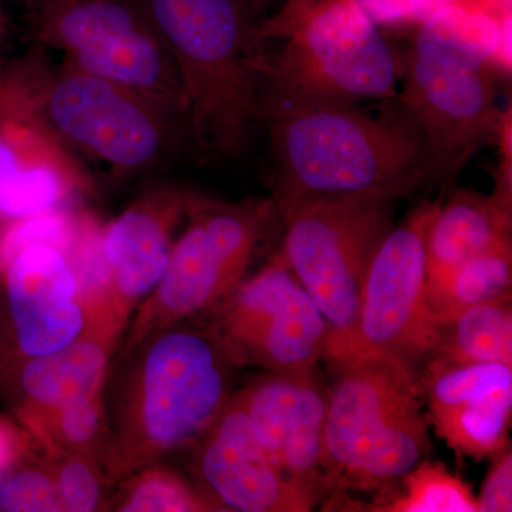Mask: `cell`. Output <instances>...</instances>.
Returning <instances> with one entry per match:
<instances>
[{
    "mask_svg": "<svg viewBox=\"0 0 512 512\" xmlns=\"http://www.w3.org/2000/svg\"><path fill=\"white\" fill-rule=\"evenodd\" d=\"M191 198L174 187L157 188L101 228L103 295L97 325L114 338L163 278L175 228L188 214Z\"/></svg>",
    "mask_w": 512,
    "mask_h": 512,
    "instance_id": "14",
    "label": "cell"
},
{
    "mask_svg": "<svg viewBox=\"0 0 512 512\" xmlns=\"http://www.w3.org/2000/svg\"><path fill=\"white\" fill-rule=\"evenodd\" d=\"M28 437L6 417H0V477L25 456Z\"/></svg>",
    "mask_w": 512,
    "mask_h": 512,
    "instance_id": "31",
    "label": "cell"
},
{
    "mask_svg": "<svg viewBox=\"0 0 512 512\" xmlns=\"http://www.w3.org/2000/svg\"><path fill=\"white\" fill-rule=\"evenodd\" d=\"M511 0H450L414 28L402 56L400 100L429 141L434 184L453 187L507 119L497 72L511 66Z\"/></svg>",
    "mask_w": 512,
    "mask_h": 512,
    "instance_id": "1",
    "label": "cell"
},
{
    "mask_svg": "<svg viewBox=\"0 0 512 512\" xmlns=\"http://www.w3.org/2000/svg\"><path fill=\"white\" fill-rule=\"evenodd\" d=\"M379 28H416L450 0H359Z\"/></svg>",
    "mask_w": 512,
    "mask_h": 512,
    "instance_id": "29",
    "label": "cell"
},
{
    "mask_svg": "<svg viewBox=\"0 0 512 512\" xmlns=\"http://www.w3.org/2000/svg\"><path fill=\"white\" fill-rule=\"evenodd\" d=\"M83 221L84 218L74 217L59 208L12 221L0 235V268L5 269L22 249L32 245H50L67 254L79 237Z\"/></svg>",
    "mask_w": 512,
    "mask_h": 512,
    "instance_id": "26",
    "label": "cell"
},
{
    "mask_svg": "<svg viewBox=\"0 0 512 512\" xmlns=\"http://www.w3.org/2000/svg\"><path fill=\"white\" fill-rule=\"evenodd\" d=\"M5 271L10 319L23 355L56 352L82 335L87 316L66 252L32 245L22 249Z\"/></svg>",
    "mask_w": 512,
    "mask_h": 512,
    "instance_id": "18",
    "label": "cell"
},
{
    "mask_svg": "<svg viewBox=\"0 0 512 512\" xmlns=\"http://www.w3.org/2000/svg\"><path fill=\"white\" fill-rule=\"evenodd\" d=\"M0 510L9 512L63 511L52 470L25 467L0 484Z\"/></svg>",
    "mask_w": 512,
    "mask_h": 512,
    "instance_id": "28",
    "label": "cell"
},
{
    "mask_svg": "<svg viewBox=\"0 0 512 512\" xmlns=\"http://www.w3.org/2000/svg\"><path fill=\"white\" fill-rule=\"evenodd\" d=\"M286 0H256V3H258L259 8L262 9V12L266 15H269V13L274 12L275 9H278L279 6L284 5Z\"/></svg>",
    "mask_w": 512,
    "mask_h": 512,
    "instance_id": "32",
    "label": "cell"
},
{
    "mask_svg": "<svg viewBox=\"0 0 512 512\" xmlns=\"http://www.w3.org/2000/svg\"><path fill=\"white\" fill-rule=\"evenodd\" d=\"M3 26H5V22H3L2 10H0V36H2L3 33Z\"/></svg>",
    "mask_w": 512,
    "mask_h": 512,
    "instance_id": "33",
    "label": "cell"
},
{
    "mask_svg": "<svg viewBox=\"0 0 512 512\" xmlns=\"http://www.w3.org/2000/svg\"><path fill=\"white\" fill-rule=\"evenodd\" d=\"M40 106L74 153L133 174L192 146L187 116L126 84L64 62L50 66ZM194 148V146H192Z\"/></svg>",
    "mask_w": 512,
    "mask_h": 512,
    "instance_id": "9",
    "label": "cell"
},
{
    "mask_svg": "<svg viewBox=\"0 0 512 512\" xmlns=\"http://www.w3.org/2000/svg\"><path fill=\"white\" fill-rule=\"evenodd\" d=\"M144 2L180 74L194 150L205 160L238 157L262 123L265 13L256 0Z\"/></svg>",
    "mask_w": 512,
    "mask_h": 512,
    "instance_id": "4",
    "label": "cell"
},
{
    "mask_svg": "<svg viewBox=\"0 0 512 512\" xmlns=\"http://www.w3.org/2000/svg\"><path fill=\"white\" fill-rule=\"evenodd\" d=\"M198 441V474L220 511L308 512L316 507L266 456L241 392L232 394Z\"/></svg>",
    "mask_w": 512,
    "mask_h": 512,
    "instance_id": "17",
    "label": "cell"
},
{
    "mask_svg": "<svg viewBox=\"0 0 512 512\" xmlns=\"http://www.w3.org/2000/svg\"><path fill=\"white\" fill-rule=\"evenodd\" d=\"M511 244V201L474 190L451 192L440 201L427 234V279H436L468 259Z\"/></svg>",
    "mask_w": 512,
    "mask_h": 512,
    "instance_id": "19",
    "label": "cell"
},
{
    "mask_svg": "<svg viewBox=\"0 0 512 512\" xmlns=\"http://www.w3.org/2000/svg\"><path fill=\"white\" fill-rule=\"evenodd\" d=\"M397 200L380 195L303 198L278 208L279 255L329 323L325 359L355 338L367 268L394 225Z\"/></svg>",
    "mask_w": 512,
    "mask_h": 512,
    "instance_id": "7",
    "label": "cell"
},
{
    "mask_svg": "<svg viewBox=\"0 0 512 512\" xmlns=\"http://www.w3.org/2000/svg\"><path fill=\"white\" fill-rule=\"evenodd\" d=\"M217 311L211 333L237 366L309 373L325 359L329 323L279 252Z\"/></svg>",
    "mask_w": 512,
    "mask_h": 512,
    "instance_id": "13",
    "label": "cell"
},
{
    "mask_svg": "<svg viewBox=\"0 0 512 512\" xmlns=\"http://www.w3.org/2000/svg\"><path fill=\"white\" fill-rule=\"evenodd\" d=\"M326 362L333 376L326 386L323 427L325 505L336 507L348 491L377 493L376 503L393 493L430 451L416 375L380 356L348 355Z\"/></svg>",
    "mask_w": 512,
    "mask_h": 512,
    "instance_id": "5",
    "label": "cell"
},
{
    "mask_svg": "<svg viewBox=\"0 0 512 512\" xmlns=\"http://www.w3.org/2000/svg\"><path fill=\"white\" fill-rule=\"evenodd\" d=\"M430 359L512 366L511 298L470 306L434 322L433 345L426 357Z\"/></svg>",
    "mask_w": 512,
    "mask_h": 512,
    "instance_id": "21",
    "label": "cell"
},
{
    "mask_svg": "<svg viewBox=\"0 0 512 512\" xmlns=\"http://www.w3.org/2000/svg\"><path fill=\"white\" fill-rule=\"evenodd\" d=\"M427 421L457 456L481 461L508 447L512 366L426 360L416 375Z\"/></svg>",
    "mask_w": 512,
    "mask_h": 512,
    "instance_id": "16",
    "label": "cell"
},
{
    "mask_svg": "<svg viewBox=\"0 0 512 512\" xmlns=\"http://www.w3.org/2000/svg\"><path fill=\"white\" fill-rule=\"evenodd\" d=\"M493 466L477 495L478 512L512 511V453L510 447L495 454Z\"/></svg>",
    "mask_w": 512,
    "mask_h": 512,
    "instance_id": "30",
    "label": "cell"
},
{
    "mask_svg": "<svg viewBox=\"0 0 512 512\" xmlns=\"http://www.w3.org/2000/svg\"><path fill=\"white\" fill-rule=\"evenodd\" d=\"M52 453L55 457L52 473L63 511H96L103 497V484L99 471L94 468V458L62 450H52Z\"/></svg>",
    "mask_w": 512,
    "mask_h": 512,
    "instance_id": "27",
    "label": "cell"
},
{
    "mask_svg": "<svg viewBox=\"0 0 512 512\" xmlns=\"http://www.w3.org/2000/svg\"><path fill=\"white\" fill-rule=\"evenodd\" d=\"M187 215L190 224L174 242L163 278L138 311L127 350L184 320L220 308L244 281L278 208L274 198L229 204L192 195Z\"/></svg>",
    "mask_w": 512,
    "mask_h": 512,
    "instance_id": "8",
    "label": "cell"
},
{
    "mask_svg": "<svg viewBox=\"0 0 512 512\" xmlns=\"http://www.w3.org/2000/svg\"><path fill=\"white\" fill-rule=\"evenodd\" d=\"M379 512H478L477 495L446 464L423 458L404 474L396 490L369 505Z\"/></svg>",
    "mask_w": 512,
    "mask_h": 512,
    "instance_id": "23",
    "label": "cell"
},
{
    "mask_svg": "<svg viewBox=\"0 0 512 512\" xmlns=\"http://www.w3.org/2000/svg\"><path fill=\"white\" fill-rule=\"evenodd\" d=\"M109 450L111 474L134 473L207 433L238 367L211 330L165 329L140 343Z\"/></svg>",
    "mask_w": 512,
    "mask_h": 512,
    "instance_id": "6",
    "label": "cell"
},
{
    "mask_svg": "<svg viewBox=\"0 0 512 512\" xmlns=\"http://www.w3.org/2000/svg\"><path fill=\"white\" fill-rule=\"evenodd\" d=\"M113 342L109 336L86 328L64 348L28 357L19 376L26 399L22 417L103 394Z\"/></svg>",
    "mask_w": 512,
    "mask_h": 512,
    "instance_id": "20",
    "label": "cell"
},
{
    "mask_svg": "<svg viewBox=\"0 0 512 512\" xmlns=\"http://www.w3.org/2000/svg\"><path fill=\"white\" fill-rule=\"evenodd\" d=\"M50 66L39 50L0 76V218L5 220L56 210L93 185L82 158L40 106Z\"/></svg>",
    "mask_w": 512,
    "mask_h": 512,
    "instance_id": "11",
    "label": "cell"
},
{
    "mask_svg": "<svg viewBox=\"0 0 512 512\" xmlns=\"http://www.w3.org/2000/svg\"><path fill=\"white\" fill-rule=\"evenodd\" d=\"M276 208L303 198L400 201L434 184L429 141L400 100L311 111L266 123Z\"/></svg>",
    "mask_w": 512,
    "mask_h": 512,
    "instance_id": "2",
    "label": "cell"
},
{
    "mask_svg": "<svg viewBox=\"0 0 512 512\" xmlns=\"http://www.w3.org/2000/svg\"><path fill=\"white\" fill-rule=\"evenodd\" d=\"M26 6L37 45L188 119L180 74L144 0H26Z\"/></svg>",
    "mask_w": 512,
    "mask_h": 512,
    "instance_id": "10",
    "label": "cell"
},
{
    "mask_svg": "<svg viewBox=\"0 0 512 512\" xmlns=\"http://www.w3.org/2000/svg\"><path fill=\"white\" fill-rule=\"evenodd\" d=\"M266 456L316 505L329 497L323 453L328 393L318 372L269 373L241 390Z\"/></svg>",
    "mask_w": 512,
    "mask_h": 512,
    "instance_id": "15",
    "label": "cell"
},
{
    "mask_svg": "<svg viewBox=\"0 0 512 512\" xmlns=\"http://www.w3.org/2000/svg\"><path fill=\"white\" fill-rule=\"evenodd\" d=\"M440 201H421L387 232L367 268L352 345L326 360L380 356L417 375L434 339L426 306V242Z\"/></svg>",
    "mask_w": 512,
    "mask_h": 512,
    "instance_id": "12",
    "label": "cell"
},
{
    "mask_svg": "<svg viewBox=\"0 0 512 512\" xmlns=\"http://www.w3.org/2000/svg\"><path fill=\"white\" fill-rule=\"evenodd\" d=\"M121 512L220 511L218 505L164 467H144L124 487L116 503Z\"/></svg>",
    "mask_w": 512,
    "mask_h": 512,
    "instance_id": "25",
    "label": "cell"
},
{
    "mask_svg": "<svg viewBox=\"0 0 512 512\" xmlns=\"http://www.w3.org/2000/svg\"><path fill=\"white\" fill-rule=\"evenodd\" d=\"M47 450L70 451L94 458L106 430L103 397L77 400L50 412L23 417Z\"/></svg>",
    "mask_w": 512,
    "mask_h": 512,
    "instance_id": "24",
    "label": "cell"
},
{
    "mask_svg": "<svg viewBox=\"0 0 512 512\" xmlns=\"http://www.w3.org/2000/svg\"><path fill=\"white\" fill-rule=\"evenodd\" d=\"M512 244L468 259L448 274L427 279L426 306L431 322L450 318L480 303L511 298Z\"/></svg>",
    "mask_w": 512,
    "mask_h": 512,
    "instance_id": "22",
    "label": "cell"
},
{
    "mask_svg": "<svg viewBox=\"0 0 512 512\" xmlns=\"http://www.w3.org/2000/svg\"><path fill=\"white\" fill-rule=\"evenodd\" d=\"M262 123L399 94L402 55L359 0H286L259 26Z\"/></svg>",
    "mask_w": 512,
    "mask_h": 512,
    "instance_id": "3",
    "label": "cell"
}]
</instances>
